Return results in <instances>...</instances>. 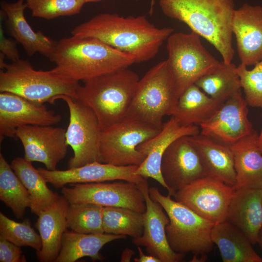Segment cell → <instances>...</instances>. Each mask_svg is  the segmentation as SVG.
Instances as JSON below:
<instances>
[{
	"instance_id": "obj_17",
	"label": "cell",
	"mask_w": 262,
	"mask_h": 262,
	"mask_svg": "<svg viewBox=\"0 0 262 262\" xmlns=\"http://www.w3.org/2000/svg\"><path fill=\"white\" fill-rule=\"evenodd\" d=\"M147 180L138 184L146 204L143 233L140 237L133 238L132 242L136 246L145 247L148 254L158 258L161 262H181L185 255L175 252L170 247L166 233L169 217L161 205L150 197Z\"/></svg>"
},
{
	"instance_id": "obj_40",
	"label": "cell",
	"mask_w": 262,
	"mask_h": 262,
	"mask_svg": "<svg viewBox=\"0 0 262 262\" xmlns=\"http://www.w3.org/2000/svg\"><path fill=\"white\" fill-rule=\"evenodd\" d=\"M134 254V252L131 249H125L122 254L121 262H130Z\"/></svg>"
},
{
	"instance_id": "obj_27",
	"label": "cell",
	"mask_w": 262,
	"mask_h": 262,
	"mask_svg": "<svg viewBox=\"0 0 262 262\" xmlns=\"http://www.w3.org/2000/svg\"><path fill=\"white\" fill-rule=\"evenodd\" d=\"M126 237L122 235L82 233L67 229L63 235L61 249L54 262H74L84 257L93 261L102 260L99 251L105 245Z\"/></svg>"
},
{
	"instance_id": "obj_13",
	"label": "cell",
	"mask_w": 262,
	"mask_h": 262,
	"mask_svg": "<svg viewBox=\"0 0 262 262\" xmlns=\"http://www.w3.org/2000/svg\"><path fill=\"white\" fill-rule=\"evenodd\" d=\"M66 130L52 126L27 125L18 128L17 139L24 150L28 161L43 164L46 169L55 170L58 164L66 156L68 147Z\"/></svg>"
},
{
	"instance_id": "obj_9",
	"label": "cell",
	"mask_w": 262,
	"mask_h": 262,
	"mask_svg": "<svg viewBox=\"0 0 262 262\" xmlns=\"http://www.w3.org/2000/svg\"><path fill=\"white\" fill-rule=\"evenodd\" d=\"M162 128L125 118L102 130L99 143L101 162L139 166L146 158L138 147L158 134Z\"/></svg>"
},
{
	"instance_id": "obj_20",
	"label": "cell",
	"mask_w": 262,
	"mask_h": 262,
	"mask_svg": "<svg viewBox=\"0 0 262 262\" xmlns=\"http://www.w3.org/2000/svg\"><path fill=\"white\" fill-rule=\"evenodd\" d=\"M241 64L254 66L262 60V6L244 3L235 9L231 22Z\"/></svg>"
},
{
	"instance_id": "obj_11",
	"label": "cell",
	"mask_w": 262,
	"mask_h": 262,
	"mask_svg": "<svg viewBox=\"0 0 262 262\" xmlns=\"http://www.w3.org/2000/svg\"><path fill=\"white\" fill-rule=\"evenodd\" d=\"M61 192L70 204L91 203L102 207H123L145 213L146 204L137 184L125 180L69 184Z\"/></svg>"
},
{
	"instance_id": "obj_43",
	"label": "cell",
	"mask_w": 262,
	"mask_h": 262,
	"mask_svg": "<svg viewBox=\"0 0 262 262\" xmlns=\"http://www.w3.org/2000/svg\"><path fill=\"white\" fill-rule=\"evenodd\" d=\"M155 0H151L150 7L149 11V14L152 15L153 12V9L155 5Z\"/></svg>"
},
{
	"instance_id": "obj_12",
	"label": "cell",
	"mask_w": 262,
	"mask_h": 262,
	"mask_svg": "<svg viewBox=\"0 0 262 262\" xmlns=\"http://www.w3.org/2000/svg\"><path fill=\"white\" fill-rule=\"evenodd\" d=\"M235 188L215 178L205 176L177 191L175 200L214 223L226 220Z\"/></svg>"
},
{
	"instance_id": "obj_31",
	"label": "cell",
	"mask_w": 262,
	"mask_h": 262,
	"mask_svg": "<svg viewBox=\"0 0 262 262\" xmlns=\"http://www.w3.org/2000/svg\"><path fill=\"white\" fill-rule=\"evenodd\" d=\"M195 84L211 98L222 102L241 90L237 67L232 63L223 61L218 69L202 77Z\"/></svg>"
},
{
	"instance_id": "obj_36",
	"label": "cell",
	"mask_w": 262,
	"mask_h": 262,
	"mask_svg": "<svg viewBox=\"0 0 262 262\" xmlns=\"http://www.w3.org/2000/svg\"><path fill=\"white\" fill-rule=\"evenodd\" d=\"M237 71L248 105L262 108V60L251 70L240 64L237 67Z\"/></svg>"
},
{
	"instance_id": "obj_3",
	"label": "cell",
	"mask_w": 262,
	"mask_h": 262,
	"mask_svg": "<svg viewBox=\"0 0 262 262\" xmlns=\"http://www.w3.org/2000/svg\"><path fill=\"white\" fill-rule=\"evenodd\" d=\"M49 59L56 65V72L83 82L135 63L131 55L96 38L74 35L58 41Z\"/></svg>"
},
{
	"instance_id": "obj_39",
	"label": "cell",
	"mask_w": 262,
	"mask_h": 262,
	"mask_svg": "<svg viewBox=\"0 0 262 262\" xmlns=\"http://www.w3.org/2000/svg\"><path fill=\"white\" fill-rule=\"evenodd\" d=\"M137 249L139 252V258L134 259L135 262H161L160 260L151 255H145L142 251L141 247L138 246Z\"/></svg>"
},
{
	"instance_id": "obj_10",
	"label": "cell",
	"mask_w": 262,
	"mask_h": 262,
	"mask_svg": "<svg viewBox=\"0 0 262 262\" xmlns=\"http://www.w3.org/2000/svg\"><path fill=\"white\" fill-rule=\"evenodd\" d=\"M60 99L66 103L69 111L66 138L74 155L68 162V168L101 162L99 143L102 131L95 113L87 105L68 96H63Z\"/></svg>"
},
{
	"instance_id": "obj_15",
	"label": "cell",
	"mask_w": 262,
	"mask_h": 262,
	"mask_svg": "<svg viewBox=\"0 0 262 262\" xmlns=\"http://www.w3.org/2000/svg\"><path fill=\"white\" fill-rule=\"evenodd\" d=\"M248 104L241 90L225 100L215 114L200 125V133L231 145L255 130L247 115Z\"/></svg>"
},
{
	"instance_id": "obj_7",
	"label": "cell",
	"mask_w": 262,
	"mask_h": 262,
	"mask_svg": "<svg viewBox=\"0 0 262 262\" xmlns=\"http://www.w3.org/2000/svg\"><path fill=\"white\" fill-rule=\"evenodd\" d=\"M179 98L166 61H163L139 79L125 118L162 128L163 118L174 114Z\"/></svg>"
},
{
	"instance_id": "obj_41",
	"label": "cell",
	"mask_w": 262,
	"mask_h": 262,
	"mask_svg": "<svg viewBox=\"0 0 262 262\" xmlns=\"http://www.w3.org/2000/svg\"><path fill=\"white\" fill-rule=\"evenodd\" d=\"M258 145L260 150L262 153V128L260 135H258Z\"/></svg>"
},
{
	"instance_id": "obj_14",
	"label": "cell",
	"mask_w": 262,
	"mask_h": 262,
	"mask_svg": "<svg viewBox=\"0 0 262 262\" xmlns=\"http://www.w3.org/2000/svg\"><path fill=\"white\" fill-rule=\"evenodd\" d=\"M62 118L48 109L44 104H37L15 94L0 93V139L5 137L17 139L16 131L27 125L53 126Z\"/></svg>"
},
{
	"instance_id": "obj_23",
	"label": "cell",
	"mask_w": 262,
	"mask_h": 262,
	"mask_svg": "<svg viewBox=\"0 0 262 262\" xmlns=\"http://www.w3.org/2000/svg\"><path fill=\"white\" fill-rule=\"evenodd\" d=\"M262 189L235 188L226 220L237 227L252 245L262 228Z\"/></svg>"
},
{
	"instance_id": "obj_25",
	"label": "cell",
	"mask_w": 262,
	"mask_h": 262,
	"mask_svg": "<svg viewBox=\"0 0 262 262\" xmlns=\"http://www.w3.org/2000/svg\"><path fill=\"white\" fill-rule=\"evenodd\" d=\"M258 138L254 131L230 145L234 156L236 189H262V153L258 147Z\"/></svg>"
},
{
	"instance_id": "obj_45",
	"label": "cell",
	"mask_w": 262,
	"mask_h": 262,
	"mask_svg": "<svg viewBox=\"0 0 262 262\" xmlns=\"http://www.w3.org/2000/svg\"><path fill=\"white\" fill-rule=\"evenodd\" d=\"M261 200H262V194H261Z\"/></svg>"
},
{
	"instance_id": "obj_34",
	"label": "cell",
	"mask_w": 262,
	"mask_h": 262,
	"mask_svg": "<svg viewBox=\"0 0 262 262\" xmlns=\"http://www.w3.org/2000/svg\"><path fill=\"white\" fill-rule=\"evenodd\" d=\"M0 238L19 246H30L36 251L42 247L41 237L32 227L29 219L17 222L1 212L0 213Z\"/></svg>"
},
{
	"instance_id": "obj_33",
	"label": "cell",
	"mask_w": 262,
	"mask_h": 262,
	"mask_svg": "<svg viewBox=\"0 0 262 262\" xmlns=\"http://www.w3.org/2000/svg\"><path fill=\"white\" fill-rule=\"evenodd\" d=\"M66 223L67 228L77 232L104 233L103 207L91 203H69Z\"/></svg>"
},
{
	"instance_id": "obj_30",
	"label": "cell",
	"mask_w": 262,
	"mask_h": 262,
	"mask_svg": "<svg viewBox=\"0 0 262 262\" xmlns=\"http://www.w3.org/2000/svg\"><path fill=\"white\" fill-rule=\"evenodd\" d=\"M0 199L18 218H22L31 206L29 194L11 165L0 154Z\"/></svg>"
},
{
	"instance_id": "obj_2",
	"label": "cell",
	"mask_w": 262,
	"mask_h": 262,
	"mask_svg": "<svg viewBox=\"0 0 262 262\" xmlns=\"http://www.w3.org/2000/svg\"><path fill=\"white\" fill-rule=\"evenodd\" d=\"M159 4L164 15L186 24L218 50L224 63H231L234 0H159Z\"/></svg>"
},
{
	"instance_id": "obj_6",
	"label": "cell",
	"mask_w": 262,
	"mask_h": 262,
	"mask_svg": "<svg viewBox=\"0 0 262 262\" xmlns=\"http://www.w3.org/2000/svg\"><path fill=\"white\" fill-rule=\"evenodd\" d=\"M148 191L150 197L161 205L169 217L166 233L171 249L184 255L192 253L193 259L200 256L206 259L213 247L211 232L215 223L173 200L170 194L163 195L156 187L149 188Z\"/></svg>"
},
{
	"instance_id": "obj_26",
	"label": "cell",
	"mask_w": 262,
	"mask_h": 262,
	"mask_svg": "<svg viewBox=\"0 0 262 262\" xmlns=\"http://www.w3.org/2000/svg\"><path fill=\"white\" fill-rule=\"evenodd\" d=\"M211 238L224 262H262L247 236L227 220L214 224Z\"/></svg>"
},
{
	"instance_id": "obj_44",
	"label": "cell",
	"mask_w": 262,
	"mask_h": 262,
	"mask_svg": "<svg viewBox=\"0 0 262 262\" xmlns=\"http://www.w3.org/2000/svg\"><path fill=\"white\" fill-rule=\"evenodd\" d=\"M85 3L87 2H97L101 1L102 0H83Z\"/></svg>"
},
{
	"instance_id": "obj_42",
	"label": "cell",
	"mask_w": 262,
	"mask_h": 262,
	"mask_svg": "<svg viewBox=\"0 0 262 262\" xmlns=\"http://www.w3.org/2000/svg\"><path fill=\"white\" fill-rule=\"evenodd\" d=\"M257 243L262 249V228H261L258 235Z\"/></svg>"
},
{
	"instance_id": "obj_28",
	"label": "cell",
	"mask_w": 262,
	"mask_h": 262,
	"mask_svg": "<svg viewBox=\"0 0 262 262\" xmlns=\"http://www.w3.org/2000/svg\"><path fill=\"white\" fill-rule=\"evenodd\" d=\"M223 103L206 94L194 84L180 96L172 116L182 126H199L209 120Z\"/></svg>"
},
{
	"instance_id": "obj_4",
	"label": "cell",
	"mask_w": 262,
	"mask_h": 262,
	"mask_svg": "<svg viewBox=\"0 0 262 262\" xmlns=\"http://www.w3.org/2000/svg\"><path fill=\"white\" fill-rule=\"evenodd\" d=\"M0 53V92H10L37 104H54L63 96L77 99L79 82L56 72L34 69L28 60L6 63Z\"/></svg>"
},
{
	"instance_id": "obj_8",
	"label": "cell",
	"mask_w": 262,
	"mask_h": 262,
	"mask_svg": "<svg viewBox=\"0 0 262 262\" xmlns=\"http://www.w3.org/2000/svg\"><path fill=\"white\" fill-rule=\"evenodd\" d=\"M200 36L191 31L172 33L167 39L166 60L179 97L202 77L222 65L202 45Z\"/></svg>"
},
{
	"instance_id": "obj_1",
	"label": "cell",
	"mask_w": 262,
	"mask_h": 262,
	"mask_svg": "<svg viewBox=\"0 0 262 262\" xmlns=\"http://www.w3.org/2000/svg\"><path fill=\"white\" fill-rule=\"evenodd\" d=\"M173 32L171 28L156 27L145 16L101 13L75 27L71 34L96 38L131 55L138 63L153 58Z\"/></svg>"
},
{
	"instance_id": "obj_5",
	"label": "cell",
	"mask_w": 262,
	"mask_h": 262,
	"mask_svg": "<svg viewBox=\"0 0 262 262\" xmlns=\"http://www.w3.org/2000/svg\"><path fill=\"white\" fill-rule=\"evenodd\" d=\"M139 79L128 68L97 76L80 85L76 99L92 109L102 131L125 118Z\"/></svg>"
},
{
	"instance_id": "obj_35",
	"label": "cell",
	"mask_w": 262,
	"mask_h": 262,
	"mask_svg": "<svg viewBox=\"0 0 262 262\" xmlns=\"http://www.w3.org/2000/svg\"><path fill=\"white\" fill-rule=\"evenodd\" d=\"M33 16L52 19L79 13L85 3L83 0H26Z\"/></svg>"
},
{
	"instance_id": "obj_32",
	"label": "cell",
	"mask_w": 262,
	"mask_h": 262,
	"mask_svg": "<svg viewBox=\"0 0 262 262\" xmlns=\"http://www.w3.org/2000/svg\"><path fill=\"white\" fill-rule=\"evenodd\" d=\"M145 213L117 207H103L104 233L140 237L144 230Z\"/></svg>"
},
{
	"instance_id": "obj_22",
	"label": "cell",
	"mask_w": 262,
	"mask_h": 262,
	"mask_svg": "<svg viewBox=\"0 0 262 262\" xmlns=\"http://www.w3.org/2000/svg\"><path fill=\"white\" fill-rule=\"evenodd\" d=\"M188 137L199 156L206 176L234 186L236 172L230 146L200 133Z\"/></svg>"
},
{
	"instance_id": "obj_37",
	"label": "cell",
	"mask_w": 262,
	"mask_h": 262,
	"mask_svg": "<svg viewBox=\"0 0 262 262\" xmlns=\"http://www.w3.org/2000/svg\"><path fill=\"white\" fill-rule=\"evenodd\" d=\"M0 262H26L27 261L20 246L0 238Z\"/></svg>"
},
{
	"instance_id": "obj_18",
	"label": "cell",
	"mask_w": 262,
	"mask_h": 262,
	"mask_svg": "<svg viewBox=\"0 0 262 262\" xmlns=\"http://www.w3.org/2000/svg\"><path fill=\"white\" fill-rule=\"evenodd\" d=\"M138 166H117L94 162L67 170L37 169L46 181L59 188L67 184L125 180L139 184L146 178L135 174Z\"/></svg>"
},
{
	"instance_id": "obj_29",
	"label": "cell",
	"mask_w": 262,
	"mask_h": 262,
	"mask_svg": "<svg viewBox=\"0 0 262 262\" xmlns=\"http://www.w3.org/2000/svg\"><path fill=\"white\" fill-rule=\"evenodd\" d=\"M10 165L29 194L33 213L38 216L58 201L60 196L48 187L47 182L32 162L18 157Z\"/></svg>"
},
{
	"instance_id": "obj_24",
	"label": "cell",
	"mask_w": 262,
	"mask_h": 262,
	"mask_svg": "<svg viewBox=\"0 0 262 262\" xmlns=\"http://www.w3.org/2000/svg\"><path fill=\"white\" fill-rule=\"evenodd\" d=\"M69 205L66 198L60 196L53 206L38 216L34 225L42 241V247L36 251L40 262H54L58 256L63 235L67 228L66 213Z\"/></svg>"
},
{
	"instance_id": "obj_38",
	"label": "cell",
	"mask_w": 262,
	"mask_h": 262,
	"mask_svg": "<svg viewBox=\"0 0 262 262\" xmlns=\"http://www.w3.org/2000/svg\"><path fill=\"white\" fill-rule=\"evenodd\" d=\"M0 50L6 57L10 59L12 62H15L19 59V53L16 48V41L5 37L2 25V20L4 17V13L2 10L0 11Z\"/></svg>"
},
{
	"instance_id": "obj_16",
	"label": "cell",
	"mask_w": 262,
	"mask_h": 262,
	"mask_svg": "<svg viewBox=\"0 0 262 262\" xmlns=\"http://www.w3.org/2000/svg\"><path fill=\"white\" fill-rule=\"evenodd\" d=\"M188 136L180 137L173 142L163 157L161 172L171 196L194 181L207 176L199 156Z\"/></svg>"
},
{
	"instance_id": "obj_19",
	"label": "cell",
	"mask_w": 262,
	"mask_h": 262,
	"mask_svg": "<svg viewBox=\"0 0 262 262\" xmlns=\"http://www.w3.org/2000/svg\"><path fill=\"white\" fill-rule=\"evenodd\" d=\"M199 133V126H182L171 116L169 120L163 124L158 134L138 147V150L146 159L138 166L135 174L146 179L150 178L155 180L167 190L161 170L162 161L165 150L178 138L195 135Z\"/></svg>"
},
{
	"instance_id": "obj_21",
	"label": "cell",
	"mask_w": 262,
	"mask_h": 262,
	"mask_svg": "<svg viewBox=\"0 0 262 262\" xmlns=\"http://www.w3.org/2000/svg\"><path fill=\"white\" fill-rule=\"evenodd\" d=\"M25 0L0 2L9 33L23 46L29 56L38 52L49 58L56 49L58 41L45 35L41 31L34 32L31 28L24 16V11L27 8Z\"/></svg>"
}]
</instances>
